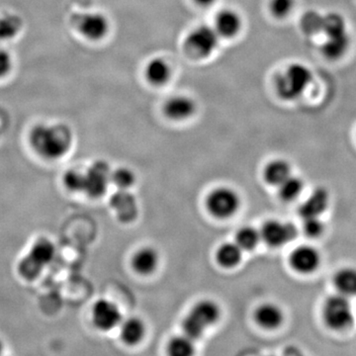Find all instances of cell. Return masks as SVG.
<instances>
[{
    "label": "cell",
    "instance_id": "cell-9",
    "mask_svg": "<svg viewBox=\"0 0 356 356\" xmlns=\"http://www.w3.org/2000/svg\"><path fill=\"white\" fill-rule=\"evenodd\" d=\"M91 320L98 331L110 332L120 325L123 316L120 308L107 299L97 300L91 309Z\"/></svg>",
    "mask_w": 356,
    "mask_h": 356
},
{
    "label": "cell",
    "instance_id": "cell-8",
    "mask_svg": "<svg viewBox=\"0 0 356 356\" xmlns=\"http://www.w3.org/2000/svg\"><path fill=\"white\" fill-rule=\"evenodd\" d=\"M238 193L228 187L214 189L207 198V208L213 216L226 219L232 217L240 208Z\"/></svg>",
    "mask_w": 356,
    "mask_h": 356
},
{
    "label": "cell",
    "instance_id": "cell-2",
    "mask_svg": "<svg viewBox=\"0 0 356 356\" xmlns=\"http://www.w3.org/2000/svg\"><path fill=\"white\" fill-rule=\"evenodd\" d=\"M321 31L324 33L322 44L323 56L336 62L348 53L351 46V37L346 18L339 13H332L322 18Z\"/></svg>",
    "mask_w": 356,
    "mask_h": 356
},
{
    "label": "cell",
    "instance_id": "cell-7",
    "mask_svg": "<svg viewBox=\"0 0 356 356\" xmlns=\"http://www.w3.org/2000/svg\"><path fill=\"white\" fill-rule=\"evenodd\" d=\"M83 172V193L89 198L102 197L111 184L112 170L104 161H96Z\"/></svg>",
    "mask_w": 356,
    "mask_h": 356
},
{
    "label": "cell",
    "instance_id": "cell-30",
    "mask_svg": "<svg viewBox=\"0 0 356 356\" xmlns=\"http://www.w3.org/2000/svg\"><path fill=\"white\" fill-rule=\"evenodd\" d=\"M303 232L311 238H317L324 234L325 222L321 218H310L303 220Z\"/></svg>",
    "mask_w": 356,
    "mask_h": 356
},
{
    "label": "cell",
    "instance_id": "cell-6",
    "mask_svg": "<svg viewBox=\"0 0 356 356\" xmlns=\"http://www.w3.org/2000/svg\"><path fill=\"white\" fill-rule=\"evenodd\" d=\"M322 320L325 327L332 332L348 331L355 321L350 298L339 293L327 297L322 307Z\"/></svg>",
    "mask_w": 356,
    "mask_h": 356
},
{
    "label": "cell",
    "instance_id": "cell-33",
    "mask_svg": "<svg viewBox=\"0 0 356 356\" xmlns=\"http://www.w3.org/2000/svg\"><path fill=\"white\" fill-rule=\"evenodd\" d=\"M283 356H308L304 353L301 348H298V346H294V344H291V346H287L286 348H284L283 350Z\"/></svg>",
    "mask_w": 356,
    "mask_h": 356
},
{
    "label": "cell",
    "instance_id": "cell-25",
    "mask_svg": "<svg viewBox=\"0 0 356 356\" xmlns=\"http://www.w3.org/2000/svg\"><path fill=\"white\" fill-rule=\"evenodd\" d=\"M242 255V248L236 243H228L218 248L216 257L220 266L231 268L240 264Z\"/></svg>",
    "mask_w": 356,
    "mask_h": 356
},
{
    "label": "cell",
    "instance_id": "cell-10",
    "mask_svg": "<svg viewBox=\"0 0 356 356\" xmlns=\"http://www.w3.org/2000/svg\"><path fill=\"white\" fill-rule=\"evenodd\" d=\"M219 36L214 28L207 25L199 26L187 37V48L198 57H209L217 49Z\"/></svg>",
    "mask_w": 356,
    "mask_h": 356
},
{
    "label": "cell",
    "instance_id": "cell-26",
    "mask_svg": "<svg viewBox=\"0 0 356 356\" xmlns=\"http://www.w3.org/2000/svg\"><path fill=\"white\" fill-rule=\"evenodd\" d=\"M304 189V182L301 178L290 175L280 185V195L284 201H293L299 197Z\"/></svg>",
    "mask_w": 356,
    "mask_h": 356
},
{
    "label": "cell",
    "instance_id": "cell-21",
    "mask_svg": "<svg viewBox=\"0 0 356 356\" xmlns=\"http://www.w3.org/2000/svg\"><path fill=\"white\" fill-rule=\"evenodd\" d=\"M242 28V19L236 11L226 9L218 14L216 19V31L222 37L231 38L236 36Z\"/></svg>",
    "mask_w": 356,
    "mask_h": 356
},
{
    "label": "cell",
    "instance_id": "cell-18",
    "mask_svg": "<svg viewBox=\"0 0 356 356\" xmlns=\"http://www.w3.org/2000/svg\"><path fill=\"white\" fill-rule=\"evenodd\" d=\"M195 102L184 95L170 98L165 105V113L172 120H185L195 113Z\"/></svg>",
    "mask_w": 356,
    "mask_h": 356
},
{
    "label": "cell",
    "instance_id": "cell-23",
    "mask_svg": "<svg viewBox=\"0 0 356 356\" xmlns=\"http://www.w3.org/2000/svg\"><path fill=\"white\" fill-rule=\"evenodd\" d=\"M291 175V166L286 161L275 159L266 165L264 170V178L267 184L280 185Z\"/></svg>",
    "mask_w": 356,
    "mask_h": 356
},
{
    "label": "cell",
    "instance_id": "cell-28",
    "mask_svg": "<svg viewBox=\"0 0 356 356\" xmlns=\"http://www.w3.org/2000/svg\"><path fill=\"white\" fill-rule=\"evenodd\" d=\"M135 175L128 168H117L111 173V184L120 191H128L135 184Z\"/></svg>",
    "mask_w": 356,
    "mask_h": 356
},
{
    "label": "cell",
    "instance_id": "cell-29",
    "mask_svg": "<svg viewBox=\"0 0 356 356\" xmlns=\"http://www.w3.org/2000/svg\"><path fill=\"white\" fill-rule=\"evenodd\" d=\"M63 184L72 193H83V172L81 170H70L63 177Z\"/></svg>",
    "mask_w": 356,
    "mask_h": 356
},
{
    "label": "cell",
    "instance_id": "cell-32",
    "mask_svg": "<svg viewBox=\"0 0 356 356\" xmlns=\"http://www.w3.org/2000/svg\"><path fill=\"white\" fill-rule=\"evenodd\" d=\"M13 67V60L8 51L0 49V79L10 74Z\"/></svg>",
    "mask_w": 356,
    "mask_h": 356
},
{
    "label": "cell",
    "instance_id": "cell-16",
    "mask_svg": "<svg viewBox=\"0 0 356 356\" xmlns=\"http://www.w3.org/2000/svg\"><path fill=\"white\" fill-rule=\"evenodd\" d=\"M118 327L121 341L128 346H139L147 336L146 323L139 317H129L122 320Z\"/></svg>",
    "mask_w": 356,
    "mask_h": 356
},
{
    "label": "cell",
    "instance_id": "cell-27",
    "mask_svg": "<svg viewBox=\"0 0 356 356\" xmlns=\"http://www.w3.org/2000/svg\"><path fill=\"white\" fill-rule=\"evenodd\" d=\"M261 238V233H259L257 229L245 227L236 233V243L242 248V250H252L257 247Z\"/></svg>",
    "mask_w": 356,
    "mask_h": 356
},
{
    "label": "cell",
    "instance_id": "cell-13",
    "mask_svg": "<svg viewBox=\"0 0 356 356\" xmlns=\"http://www.w3.org/2000/svg\"><path fill=\"white\" fill-rule=\"evenodd\" d=\"M289 261L292 268L297 273L310 274L317 270L322 261V257L317 248L302 245L293 250Z\"/></svg>",
    "mask_w": 356,
    "mask_h": 356
},
{
    "label": "cell",
    "instance_id": "cell-24",
    "mask_svg": "<svg viewBox=\"0 0 356 356\" xmlns=\"http://www.w3.org/2000/svg\"><path fill=\"white\" fill-rule=\"evenodd\" d=\"M170 65L163 58H154L146 67V76L149 83L154 86H161L170 79Z\"/></svg>",
    "mask_w": 356,
    "mask_h": 356
},
{
    "label": "cell",
    "instance_id": "cell-20",
    "mask_svg": "<svg viewBox=\"0 0 356 356\" xmlns=\"http://www.w3.org/2000/svg\"><path fill=\"white\" fill-rule=\"evenodd\" d=\"M133 269L136 273L147 275L154 273L159 264L158 252L152 248H143L133 255Z\"/></svg>",
    "mask_w": 356,
    "mask_h": 356
},
{
    "label": "cell",
    "instance_id": "cell-35",
    "mask_svg": "<svg viewBox=\"0 0 356 356\" xmlns=\"http://www.w3.org/2000/svg\"><path fill=\"white\" fill-rule=\"evenodd\" d=\"M3 350H4L3 343H2L1 339H0V356H2V355H3Z\"/></svg>",
    "mask_w": 356,
    "mask_h": 356
},
{
    "label": "cell",
    "instance_id": "cell-22",
    "mask_svg": "<svg viewBox=\"0 0 356 356\" xmlns=\"http://www.w3.org/2000/svg\"><path fill=\"white\" fill-rule=\"evenodd\" d=\"M196 353V341L185 334L172 337L166 343V356H195Z\"/></svg>",
    "mask_w": 356,
    "mask_h": 356
},
{
    "label": "cell",
    "instance_id": "cell-34",
    "mask_svg": "<svg viewBox=\"0 0 356 356\" xmlns=\"http://www.w3.org/2000/svg\"><path fill=\"white\" fill-rule=\"evenodd\" d=\"M196 3H198L201 6H209L211 4L214 3L216 0H194Z\"/></svg>",
    "mask_w": 356,
    "mask_h": 356
},
{
    "label": "cell",
    "instance_id": "cell-3",
    "mask_svg": "<svg viewBox=\"0 0 356 356\" xmlns=\"http://www.w3.org/2000/svg\"><path fill=\"white\" fill-rule=\"evenodd\" d=\"M220 306L213 300H201L192 306L182 321V332L194 341H199L206 332L216 325L221 318Z\"/></svg>",
    "mask_w": 356,
    "mask_h": 356
},
{
    "label": "cell",
    "instance_id": "cell-12",
    "mask_svg": "<svg viewBox=\"0 0 356 356\" xmlns=\"http://www.w3.org/2000/svg\"><path fill=\"white\" fill-rule=\"evenodd\" d=\"M297 234L298 231L291 222L268 221L262 227L261 236L270 247L280 248L294 241Z\"/></svg>",
    "mask_w": 356,
    "mask_h": 356
},
{
    "label": "cell",
    "instance_id": "cell-36",
    "mask_svg": "<svg viewBox=\"0 0 356 356\" xmlns=\"http://www.w3.org/2000/svg\"><path fill=\"white\" fill-rule=\"evenodd\" d=\"M264 356H276V355H264Z\"/></svg>",
    "mask_w": 356,
    "mask_h": 356
},
{
    "label": "cell",
    "instance_id": "cell-17",
    "mask_svg": "<svg viewBox=\"0 0 356 356\" xmlns=\"http://www.w3.org/2000/svg\"><path fill=\"white\" fill-rule=\"evenodd\" d=\"M110 204L121 222H130L137 217V201L128 191L118 189L112 196Z\"/></svg>",
    "mask_w": 356,
    "mask_h": 356
},
{
    "label": "cell",
    "instance_id": "cell-15",
    "mask_svg": "<svg viewBox=\"0 0 356 356\" xmlns=\"http://www.w3.org/2000/svg\"><path fill=\"white\" fill-rule=\"evenodd\" d=\"M254 317L257 325L266 331L280 329L285 320L284 312L274 303H264L257 307Z\"/></svg>",
    "mask_w": 356,
    "mask_h": 356
},
{
    "label": "cell",
    "instance_id": "cell-1",
    "mask_svg": "<svg viewBox=\"0 0 356 356\" xmlns=\"http://www.w3.org/2000/svg\"><path fill=\"white\" fill-rule=\"evenodd\" d=\"M28 142L40 158L56 161L70 153L74 136L64 124H38L30 131Z\"/></svg>",
    "mask_w": 356,
    "mask_h": 356
},
{
    "label": "cell",
    "instance_id": "cell-4",
    "mask_svg": "<svg viewBox=\"0 0 356 356\" xmlns=\"http://www.w3.org/2000/svg\"><path fill=\"white\" fill-rule=\"evenodd\" d=\"M56 252L55 243L50 238H38L18 264V274L26 281L36 280L54 261Z\"/></svg>",
    "mask_w": 356,
    "mask_h": 356
},
{
    "label": "cell",
    "instance_id": "cell-11",
    "mask_svg": "<svg viewBox=\"0 0 356 356\" xmlns=\"http://www.w3.org/2000/svg\"><path fill=\"white\" fill-rule=\"evenodd\" d=\"M77 31L89 41H100L108 34L109 21L98 13L79 14L76 21Z\"/></svg>",
    "mask_w": 356,
    "mask_h": 356
},
{
    "label": "cell",
    "instance_id": "cell-5",
    "mask_svg": "<svg viewBox=\"0 0 356 356\" xmlns=\"http://www.w3.org/2000/svg\"><path fill=\"white\" fill-rule=\"evenodd\" d=\"M313 81V72L308 65L294 63L278 76L276 90L282 99L293 102L306 92Z\"/></svg>",
    "mask_w": 356,
    "mask_h": 356
},
{
    "label": "cell",
    "instance_id": "cell-19",
    "mask_svg": "<svg viewBox=\"0 0 356 356\" xmlns=\"http://www.w3.org/2000/svg\"><path fill=\"white\" fill-rule=\"evenodd\" d=\"M332 283L339 294L348 298L356 297V268L355 267H341L334 273Z\"/></svg>",
    "mask_w": 356,
    "mask_h": 356
},
{
    "label": "cell",
    "instance_id": "cell-14",
    "mask_svg": "<svg viewBox=\"0 0 356 356\" xmlns=\"http://www.w3.org/2000/svg\"><path fill=\"white\" fill-rule=\"evenodd\" d=\"M330 205V194L327 189L318 187L312 192L309 197L299 207V215L302 219L321 218Z\"/></svg>",
    "mask_w": 356,
    "mask_h": 356
},
{
    "label": "cell",
    "instance_id": "cell-31",
    "mask_svg": "<svg viewBox=\"0 0 356 356\" xmlns=\"http://www.w3.org/2000/svg\"><path fill=\"white\" fill-rule=\"evenodd\" d=\"M294 6L295 0H271V13L275 17L284 18L291 13Z\"/></svg>",
    "mask_w": 356,
    "mask_h": 356
}]
</instances>
